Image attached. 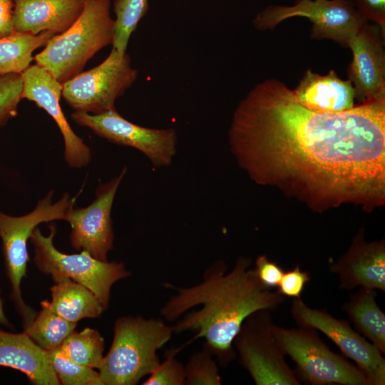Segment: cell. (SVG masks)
<instances>
[{
	"mask_svg": "<svg viewBox=\"0 0 385 385\" xmlns=\"http://www.w3.org/2000/svg\"><path fill=\"white\" fill-rule=\"evenodd\" d=\"M239 165L259 184L314 205L374 206L385 195V97L339 113L310 110L277 79L257 83L228 133Z\"/></svg>",
	"mask_w": 385,
	"mask_h": 385,
	"instance_id": "1",
	"label": "cell"
},
{
	"mask_svg": "<svg viewBox=\"0 0 385 385\" xmlns=\"http://www.w3.org/2000/svg\"><path fill=\"white\" fill-rule=\"evenodd\" d=\"M252 264L251 259L240 256L227 272V264L218 261L206 270L202 281L196 285L164 284L176 294L161 307V316L174 322L199 306L198 310L188 312L173 326V332H195L194 339L204 338V346L222 366L236 358L233 340L245 318L260 309L273 312L286 301L277 290L259 279Z\"/></svg>",
	"mask_w": 385,
	"mask_h": 385,
	"instance_id": "2",
	"label": "cell"
},
{
	"mask_svg": "<svg viewBox=\"0 0 385 385\" xmlns=\"http://www.w3.org/2000/svg\"><path fill=\"white\" fill-rule=\"evenodd\" d=\"M173 333L161 319H117L111 348L97 368L104 385H135L148 376L160 363L158 350Z\"/></svg>",
	"mask_w": 385,
	"mask_h": 385,
	"instance_id": "3",
	"label": "cell"
},
{
	"mask_svg": "<svg viewBox=\"0 0 385 385\" xmlns=\"http://www.w3.org/2000/svg\"><path fill=\"white\" fill-rule=\"evenodd\" d=\"M110 0H85L83 9L64 32L54 35L34 59L63 83L80 73L103 48L113 44L115 20Z\"/></svg>",
	"mask_w": 385,
	"mask_h": 385,
	"instance_id": "4",
	"label": "cell"
},
{
	"mask_svg": "<svg viewBox=\"0 0 385 385\" xmlns=\"http://www.w3.org/2000/svg\"><path fill=\"white\" fill-rule=\"evenodd\" d=\"M273 334L284 356L295 364L299 381L310 385H368L360 369L343 354L332 351L316 329L273 324Z\"/></svg>",
	"mask_w": 385,
	"mask_h": 385,
	"instance_id": "5",
	"label": "cell"
},
{
	"mask_svg": "<svg viewBox=\"0 0 385 385\" xmlns=\"http://www.w3.org/2000/svg\"><path fill=\"white\" fill-rule=\"evenodd\" d=\"M53 191L38 200L36 207L21 216H11L0 210V238L6 275L11 287L10 298L22 317L24 327L34 319L36 313L22 299L21 284L26 274L29 255L27 241L34 230L42 222L65 220L74 207L77 197L65 192L56 202H52Z\"/></svg>",
	"mask_w": 385,
	"mask_h": 385,
	"instance_id": "6",
	"label": "cell"
},
{
	"mask_svg": "<svg viewBox=\"0 0 385 385\" xmlns=\"http://www.w3.org/2000/svg\"><path fill=\"white\" fill-rule=\"evenodd\" d=\"M49 227L48 236L43 235L36 227L30 237L34 248V260L38 269L51 275L53 281L66 277L88 287L106 310L113 284L128 277L130 272L123 262L99 260L83 250L79 254L61 252L53 244L56 225L51 223Z\"/></svg>",
	"mask_w": 385,
	"mask_h": 385,
	"instance_id": "7",
	"label": "cell"
},
{
	"mask_svg": "<svg viewBox=\"0 0 385 385\" xmlns=\"http://www.w3.org/2000/svg\"><path fill=\"white\" fill-rule=\"evenodd\" d=\"M271 313L260 309L247 317L234 338L233 346L256 385H299L274 336Z\"/></svg>",
	"mask_w": 385,
	"mask_h": 385,
	"instance_id": "8",
	"label": "cell"
},
{
	"mask_svg": "<svg viewBox=\"0 0 385 385\" xmlns=\"http://www.w3.org/2000/svg\"><path fill=\"white\" fill-rule=\"evenodd\" d=\"M138 72L130 56L114 48L99 65L62 83L64 100L76 111L101 114L115 108V101L136 81Z\"/></svg>",
	"mask_w": 385,
	"mask_h": 385,
	"instance_id": "9",
	"label": "cell"
},
{
	"mask_svg": "<svg viewBox=\"0 0 385 385\" xmlns=\"http://www.w3.org/2000/svg\"><path fill=\"white\" fill-rule=\"evenodd\" d=\"M295 16L312 22L311 38L330 39L344 46L366 22L351 0H301L292 6H269L252 23L257 30L265 31Z\"/></svg>",
	"mask_w": 385,
	"mask_h": 385,
	"instance_id": "10",
	"label": "cell"
},
{
	"mask_svg": "<svg viewBox=\"0 0 385 385\" xmlns=\"http://www.w3.org/2000/svg\"><path fill=\"white\" fill-rule=\"evenodd\" d=\"M290 312L297 326L314 329L330 339L344 356L355 362L368 385L385 384L384 355L354 330L349 321L337 319L326 309L312 308L301 297L293 298Z\"/></svg>",
	"mask_w": 385,
	"mask_h": 385,
	"instance_id": "11",
	"label": "cell"
},
{
	"mask_svg": "<svg viewBox=\"0 0 385 385\" xmlns=\"http://www.w3.org/2000/svg\"><path fill=\"white\" fill-rule=\"evenodd\" d=\"M71 117L77 124L111 142L138 150L155 167L170 165L176 155L178 135L173 128L138 125L122 117L115 108L96 115L75 111Z\"/></svg>",
	"mask_w": 385,
	"mask_h": 385,
	"instance_id": "12",
	"label": "cell"
},
{
	"mask_svg": "<svg viewBox=\"0 0 385 385\" xmlns=\"http://www.w3.org/2000/svg\"><path fill=\"white\" fill-rule=\"evenodd\" d=\"M126 171L125 167L118 175L101 184L96 191L95 200L88 206L73 207L68 212L66 221L71 225L70 241L76 250L86 251L96 259L107 261L114 240L111 209Z\"/></svg>",
	"mask_w": 385,
	"mask_h": 385,
	"instance_id": "13",
	"label": "cell"
},
{
	"mask_svg": "<svg viewBox=\"0 0 385 385\" xmlns=\"http://www.w3.org/2000/svg\"><path fill=\"white\" fill-rule=\"evenodd\" d=\"M385 34L366 21L348 43L352 60L347 75L361 103L385 97Z\"/></svg>",
	"mask_w": 385,
	"mask_h": 385,
	"instance_id": "14",
	"label": "cell"
},
{
	"mask_svg": "<svg viewBox=\"0 0 385 385\" xmlns=\"http://www.w3.org/2000/svg\"><path fill=\"white\" fill-rule=\"evenodd\" d=\"M21 98L34 102L51 115L58 125L64 141V158L72 168L88 165L91 160L89 147L72 130L60 105L62 83L45 68L30 65L21 73Z\"/></svg>",
	"mask_w": 385,
	"mask_h": 385,
	"instance_id": "15",
	"label": "cell"
},
{
	"mask_svg": "<svg viewBox=\"0 0 385 385\" xmlns=\"http://www.w3.org/2000/svg\"><path fill=\"white\" fill-rule=\"evenodd\" d=\"M329 269L338 275L340 289L364 287L385 292L384 240L367 242L363 230H359L347 252Z\"/></svg>",
	"mask_w": 385,
	"mask_h": 385,
	"instance_id": "16",
	"label": "cell"
},
{
	"mask_svg": "<svg viewBox=\"0 0 385 385\" xmlns=\"http://www.w3.org/2000/svg\"><path fill=\"white\" fill-rule=\"evenodd\" d=\"M14 31L60 34L81 14L85 0H13Z\"/></svg>",
	"mask_w": 385,
	"mask_h": 385,
	"instance_id": "17",
	"label": "cell"
},
{
	"mask_svg": "<svg viewBox=\"0 0 385 385\" xmlns=\"http://www.w3.org/2000/svg\"><path fill=\"white\" fill-rule=\"evenodd\" d=\"M0 366L25 374L35 385H59L48 353L24 332L0 329Z\"/></svg>",
	"mask_w": 385,
	"mask_h": 385,
	"instance_id": "18",
	"label": "cell"
},
{
	"mask_svg": "<svg viewBox=\"0 0 385 385\" xmlns=\"http://www.w3.org/2000/svg\"><path fill=\"white\" fill-rule=\"evenodd\" d=\"M292 91L300 104L318 112L339 113L355 106L351 82L341 79L334 70L323 76L307 69Z\"/></svg>",
	"mask_w": 385,
	"mask_h": 385,
	"instance_id": "19",
	"label": "cell"
},
{
	"mask_svg": "<svg viewBox=\"0 0 385 385\" xmlns=\"http://www.w3.org/2000/svg\"><path fill=\"white\" fill-rule=\"evenodd\" d=\"M376 290L364 287L352 293L342 307L355 330L385 354V314L376 302Z\"/></svg>",
	"mask_w": 385,
	"mask_h": 385,
	"instance_id": "20",
	"label": "cell"
},
{
	"mask_svg": "<svg viewBox=\"0 0 385 385\" xmlns=\"http://www.w3.org/2000/svg\"><path fill=\"white\" fill-rule=\"evenodd\" d=\"M54 282L48 304L63 319L77 323L85 318L98 317L104 311L96 296L84 285L66 277Z\"/></svg>",
	"mask_w": 385,
	"mask_h": 385,
	"instance_id": "21",
	"label": "cell"
},
{
	"mask_svg": "<svg viewBox=\"0 0 385 385\" xmlns=\"http://www.w3.org/2000/svg\"><path fill=\"white\" fill-rule=\"evenodd\" d=\"M54 35L48 31L38 35L14 32L0 38V76L21 73L31 65L33 52L45 46Z\"/></svg>",
	"mask_w": 385,
	"mask_h": 385,
	"instance_id": "22",
	"label": "cell"
},
{
	"mask_svg": "<svg viewBox=\"0 0 385 385\" xmlns=\"http://www.w3.org/2000/svg\"><path fill=\"white\" fill-rule=\"evenodd\" d=\"M41 310L24 327L23 332L43 349L51 351L61 345L75 330L77 323L71 322L56 314L47 300L41 302Z\"/></svg>",
	"mask_w": 385,
	"mask_h": 385,
	"instance_id": "23",
	"label": "cell"
},
{
	"mask_svg": "<svg viewBox=\"0 0 385 385\" xmlns=\"http://www.w3.org/2000/svg\"><path fill=\"white\" fill-rule=\"evenodd\" d=\"M59 349L72 361L97 369L103 357L104 339L93 329L85 328L79 332L74 330L66 338Z\"/></svg>",
	"mask_w": 385,
	"mask_h": 385,
	"instance_id": "24",
	"label": "cell"
},
{
	"mask_svg": "<svg viewBox=\"0 0 385 385\" xmlns=\"http://www.w3.org/2000/svg\"><path fill=\"white\" fill-rule=\"evenodd\" d=\"M148 0H115V14L113 48L120 55L126 53L132 33L148 10Z\"/></svg>",
	"mask_w": 385,
	"mask_h": 385,
	"instance_id": "25",
	"label": "cell"
},
{
	"mask_svg": "<svg viewBox=\"0 0 385 385\" xmlns=\"http://www.w3.org/2000/svg\"><path fill=\"white\" fill-rule=\"evenodd\" d=\"M61 384L104 385L93 368L78 364L65 356L59 347L47 351Z\"/></svg>",
	"mask_w": 385,
	"mask_h": 385,
	"instance_id": "26",
	"label": "cell"
},
{
	"mask_svg": "<svg viewBox=\"0 0 385 385\" xmlns=\"http://www.w3.org/2000/svg\"><path fill=\"white\" fill-rule=\"evenodd\" d=\"M212 356L207 347L190 355L185 366V384L220 385L222 384L218 366Z\"/></svg>",
	"mask_w": 385,
	"mask_h": 385,
	"instance_id": "27",
	"label": "cell"
},
{
	"mask_svg": "<svg viewBox=\"0 0 385 385\" xmlns=\"http://www.w3.org/2000/svg\"><path fill=\"white\" fill-rule=\"evenodd\" d=\"M22 89L21 73L0 76V127L17 115Z\"/></svg>",
	"mask_w": 385,
	"mask_h": 385,
	"instance_id": "28",
	"label": "cell"
},
{
	"mask_svg": "<svg viewBox=\"0 0 385 385\" xmlns=\"http://www.w3.org/2000/svg\"><path fill=\"white\" fill-rule=\"evenodd\" d=\"M180 349H171L166 352L165 359L148 375L143 385H184L185 365L176 358Z\"/></svg>",
	"mask_w": 385,
	"mask_h": 385,
	"instance_id": "29",
	"label": "cell"
},
{
	"mask_svg": "<svg viewBox=\"0 0 385 385\" xmlns=\"http://www.w3.org/2000/svg\"><path fill=\"white\" fill-rule=\"evenodd\" d=\"M310 279V273L301 270L297 265L292 270L284 272L277 291L284 297L300 298Z\"/></svg>",
	"mask_w": 385,
	"mask_h": 385,
	"instance_id": "30",
	"label": "cell"
},
{
	"mask_svg": "<svg viewBox=\"0 0 385 385\" xmlns=\"http://www.w3.org/2000/svg\"><path fill=\"white\" fill-rule=\"evenodd\" d=\"M255 263L254 270L259 279L268 287H277L284 272L282 267L266 255L258 256Z\"/></svg>",
	"mask_w": 385,
	"mask_h": 385,
	"instance_id": "31",
	"label": "cell"
},
{
	"mask_svg": "<svg viewBox=\"0 0 385 385\" xmlns=\"http://www.w3.org/2000/svg\"><path fill=\"white\" fill-rule=\"evenodd\" d=\"M353 3L365 21L376 24L385 34V0H354Z\"/></svg>",
	"mask_w": 385,
	"mask_h": 385,
	"instance_id": "32",
	"label": "cell"
},
{
	"mask_svg": "<svg viewBox=\"0 0 385 385\" xmlns=\"http://www.w3.org/2000/svg\"><path fill=\"white\" fill-rule=\"evenodd\" d=\"M14 32L13 0H0V38Z\"/></svg>",
	"mask_w": 385,
	"mask_h": 385,
	"instance_id": "33",
	"label": "cell"
},
{
	"mask_svg": "<svg viewBox=\"0 0 385 385\" xmlns=\"http://www.w3.org/2000/svg\"><path fill=\"white\" fill-rule=\"evenodd\" d=\"M0 324L8 327H11V324L9 322L8 318L5 315L4 310V304L3 301L0 297Z\"/></svg>",
	"mask_w": 385,
	"mask_h": 385,
	"instance_id": "34",
	"label": "cell"
},
{
	"mask_svg": "<svg viewBox=\"0 0 385 385\" xmlns=\"http://www.w3.org/2000/svg\"><path fill=\"white\" fill-rule=\"evenodd\" d=\"M301 1V0H295V2H297V1Z\"/></svg>",
	"mask_w": 385,
	"mask_h": 385,
	"instance_id": "35",
	"label": "cell"
}]
</instances>
